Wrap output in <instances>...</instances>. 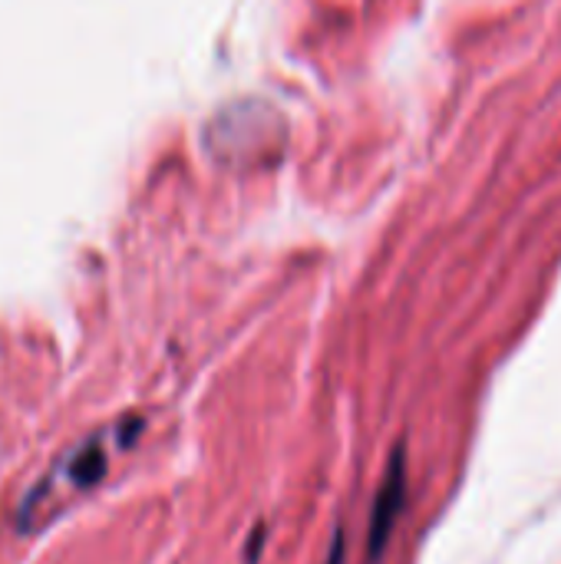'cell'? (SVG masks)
Listing matches in <instances>:
<instances>
[{"label": "cell", "mask_w": 561, "mask_h": 564, "mask_svg": "<svg viewBox=\"0 0 561 564\" xmlns=\"http://www.w3.org/2000/svg\"><path fill=\"white\" fill-rule=\"evenodd\" d=\"M403 502H407V459H403V449H397L384 469V479H380V489L374 496V506H370V532H367V552L370 558H377L390 535H393V525L403 512Z\"/></svg>", "instance_id": "7a4b0ae2"}, {"label": "cell", "mask_w": 561, "mask_h": 564, "mask_svg": "<svg viewBox=\"0 0 561 564\" xmlns=\"http://www.w3.org/2000/svg\"><path fill=\"white\" fill-rule=\"evenodd\" d=\"M324 564H344V539L341 535L331 542V552H327V562Z\"/></svg>", "instance_id": "3957f363"}, {"label": "cell", "mask_w": 561, "mask_h": 564, "mask_svg": "<svg viewBox=\"0 0 561 564\" xmlns=\"http://www.w3.org/2000/svg\"><path fill=\"white\" fill-rule=\"evenodd\" d=\"M106 466H109V453H106V440L103 436H93L86 443H79L66 459L63 466L53 473L50 482H43L23 506V519H30L33 512H43V506L56 496V489H89L96 486L103 476H106Z\"/></svg>", "instance_id": "6da1fadb"}]
</instances>
